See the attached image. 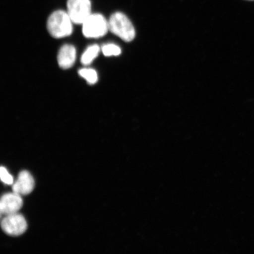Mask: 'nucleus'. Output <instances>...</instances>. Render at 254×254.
I'll return each instance as SVG.
<instances>
[{"label":"nucleus","instance_id":"1","mask_svg":"<svg viewBox=\"0 0 254 254\" xmlns=\"http://www.w3.org/2000/svg\"><path fill=\"white\" fill-rule=\"evenodd\" d=\"M72 23L67 12L58 10L54 12L48 19L47 29L52 36L61 39L72 34Z\"/></svg>","mask_w":254,"mask_h":254},{"label":"nucleus","instance_id":"2","mask_svg":"<svg viewBox=\"0 0 254 254\" xmlns=\"http://www.w3.org/2000/svg\"><path fill=\"white\" fill-rule=\"evenodd\" d=\"M109 30L121 39L130 42L134 39L135 31L129 19L123 12H116L109 20Z\"/></svg>","mask_w":254,"mask_h":254},{"label":"nucleus","instance_id":"3","mask_svg":"<svg viewBox=\"0 0 254 254\" xmlns=\"http://www.w3.org/2000/svg\"><path fill=\"white\" fill-rule=\"evenodd\" d=\"M82 25V33L87 38L102 37L109 30V21L100 14H91Z\"/></svg>","mask_w":254,"mask_h":254},{"label":"nucleus","instance_id":"4","mask_svg":"<svg viewBox=\"0 0 254 254\" xmlns=\"http://www.w3.org/2000/svg\"><path fill=\"white\" fill-rule=\"evenodd\" d=\"M67 12L73 23L82 24L91 14L90 0H68Z\"/></svg>","mask_w":254,"mask_h":254},{"label":"nucleus","instance_id":"5","mask_svg":"<svg viewBox=\"0 0 254 254\" xmlns=\"http://www.w3.org/2000/svg\"><path fill=\"white\" fill-rule=\"evenodd\" d=\"M1 228L11 236H20L27 229V223L23 215L18 213L5 215L1 221Z\"/></svg>","mask_w":254,"mask_h":254},{"label":"nucleus","instance_id":"6","mask_svg":"<svg viewBox=\"0 0 254 254\" xmlns=\"http://www.w3.org/2000/svg\"><path fill=\"white\" fill-rule=\"evenodd\" d=\"M23 205L21 195L14 192L5 193L0 202V212L1 215L5 216L17 213Z\"/></svg>","mask_w":254,"mask_h":254},{"label":"nucleus","instance_id":"7","mask_svg":"<svg viewBox=\"0 0 254 254\" xmlns=\"http://www.w3.org/2000/svg\"><path fill=\"white\" fill-rule=\"evenodd\" d=\"M34 187L35 182L33 176L28 171H23L19 174L16 182L12 184V190L21 196L27 195L33 191Z\"/></svg>","mask_w":254,"mask_h":254},{"label":"nucleus","instance_id":"8","mask_svg":"<svg viewBox=\"0 0 254 254\" xmlns=\"http://www.w3.org/2000/svg\"><path fill=\"white\" fill-rule=\"evenodd\" d=\"M75 60L76 49L74 46L70 44H65L60 49L57 60L62 68H70L74 64Z\"/></svg>","mask_w":254,"mask_h":254},{"label":"nucleus","instance_id":"9","mask_svg":"<svg viewBox=\"0 0 254 254\" xmlns=\"http://www.w3.org/2000/svg\"><path fill=\"white\" fill-rule=\"evenodd\" d=\"M100 48L97 44L87 48L83 55H82L81 62L84 65H88L93 62V60L98 56Z\"/></svg>","mask_w":254,"mask_h":254},{"label":"nucleus","instance_id":"10","mask_svg":"<svg viewBox=\"0 0 254 254\" xmlns=\"http://www.w3.org/2000/svg\"><path fill=\"white\" fill-rule=\"evenodd\" d=\"M79 75L84 78L89 84H95L98 81V75L93 69L82 68L78 71Z\"/></svg>","mask_w":254,"mask_h":254},{"label":"nucleus","instance_id":"11","mask_svg":"<svg viewBox=\"0 0 254 254\" xmlns=\"http://www.w3.org/2000/svg\"><path fill=\"white\" fill-rule=\"evenodd\" d=\"M102 52L105 56H117L122 53L120 48L114 44H106L102 47Z\"/></svg>","mask_w":254,"mask_h":254},{"label":"nucleus","instance_id":"12","mask_svg":"<svg viewBox=\"0 0 254 254\" xmlns=\"http://www.w3.org/2000/svg\"><path fill=\"white\" fill-rule=\"evenodd\" d=\"M0 176L3 183L7 185H12L13 184V178L9 174L5 168L1 167L0 170Z\"/></svg>","mask_w":254,"mask_h":254},{"label":"nucleus","instance_id":"13","mask_svg":"<svg viewBox=\"0 0 254 254\" xmlns=\"http://www.w3.org/2000/svg\"><path fill=\"white\" fill-rule=\"evenodd\" d=\"M250 1H254V0H250Z\"/></svg>","mask_w":254,"mask_h":254}]
</instances>
